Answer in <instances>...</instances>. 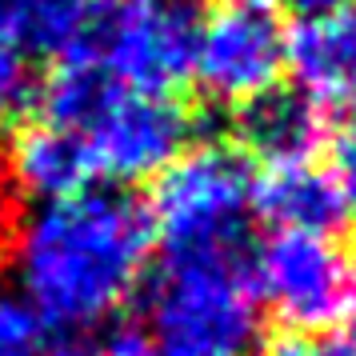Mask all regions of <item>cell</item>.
Returning <instances> with one entry per match:
<instances>
[{"label":"cell","instance_id":"1","mask_svg":"<svg viewBox=\"0 0 356 356\" xmlns=\"http://www.w3.org/2000/svg\"><path fill=\"white\" fill-rule=\"evenodd\" d=\"M148 244L145 204L120 188L44 200L13 236L20 300L44 324L92 328L136 292Z\"/></svg>","mask_w":356,"mask_h":356},{"label":"cell","instance_id":"2","mask_svg":"<svg viewBox=\"0 0 356 356\" xmlns=\"http://www.w3.org/2000/svg\"><path fill=\"white\" fill-rule=\"evenodd\" d=\"M49 124L76 132L92 168L113 180H145L164 172L193 136L188 108L168 92L116 84L100 65L68 52L44 88Z\"/></svg>","mask_w":356,"mask_h":356},{"label":"cell","instance_id":"3","mask_svg":"<svg viewBox=\"0 0 356 356\" xmlns=\"http://www.w3.org/2000/svg\"><path fill=\"white\" fill-rule=\"evenodd\" d=\"M148 228L168 264L244 260L252 232V172L236 148L200 145L156 172Z\"/></svg>","mask_w":356,"mask_h":356},{"label":"cell","instance_id":"4","mask_svg":"<svg viewBox=\"0 0 356 356\" xmlns=\"http://www.w3.org/2000/svg\"><path fill=\"white\" fill-rule=\"evenodd\" d=\"M148 324L161 356H244L260 332L244 260H164L148 292Z\"/></svg>","mask_w":356,"mask_h":356},{"label":"cell","instance_id":"5","mask_svg":"<svg viewBox=\"0 0 356 356\" xmlns=\"http://www.w3.org/2000/svg\"><path fill=\"white\" fill-rule=\"evenodd\" d=\"M196 36V0H97L88 33L68 52L88 56L124 88L168 92L193 72Z\"/></svg>","mask_w":356,"mask_h":356},{"label":"cell","instance_id":"6","mask_svg":"<svg viewBox=\"0 0 356 356\" xmlns=\"http://www.w3.org/2000/svg\"><path fill=\"white\" fill-rule=\"evenodd\" d=\"M257 289L292 332H332L356 308V273L328 236L276 232L257 252Z\"/></svg>","mask_w":356,"mask_h":356},{"label":"cell","instance_id":"7","mask_svg":"<svg viewBox=\"0 0 356 356\" xmlns=\"http://www.w3.org/2000/svg\"><path fill=\"white\" fill-rule=\"evenodd\" d=\"M284 65V29L268 0H228L196 36L193 72L212 100H252Z\"/></svg>","mask_w":356,"mask_h":356},{"label":"cell","instance_id":"8","mask_svg":"<svg viewBox=\"0 0 356 356\" xmlns=\"http://www.w3.org/2000/svg\"><path fill=\"white\" fill-rule=\"evenodd\" d=\"M284 60L316 108H353L356 104V8L300 17L296 29L284 33Z\"/></svg>","mask_w":356,"mask_h":356},{"label":"cell","instance_id":"9","mask_svg":"<svg viewBox=\"0 0 356 356\" xmlns=\"http://www.w3.org/2000/svg\"><path fill=\"white\" fill-rule=\"evenodd\" d=\"M236 132H241V145L273 168L308 164L324 145V116L305 92L273 84L241 104Z\"/></svg>","mask_w":356,"mask_h":356},{"label":"cell","instance_id":"10","mask_svg":"<svg viewBox=\"0 0 356 356\" xmlns=\"http://www.w3.org/2000/svg\"><path fill=\"white\" fill-rule=\"evenodd\" d=\"M252 212L273 220L280 232H312L328 236L348 220V196L328 168L284 164L252 180Z\"/></svg>","mask_w":356,"mask_h":356},{"label":"cell","instance_id":"11","mask_svg":"<svg viewBox=\"0 0 356 356\" xmlns=\"http://www.w3.org/2000/svg\"><path fill=\"white\" fill-rule=\"evenodd\" d=\"M13 177L24 193L40 200H60V196L84 193L97 168L76 132L44 120L36 129L20 132V140L13 145Z\"/></svg>","mask_w":356,"mask_h":356},{"label":"cell","instance_id":"12","mask_svg":"<svg viewBox=\"0 0 356 356\" xmlns=\"http://www.w3.org/2000/svg\"><path fill=\"white\" fill-rule=\"evenodd\" d=\"M97 0H0V44L17 52H68L88 33Z\"/></svg>","mask_w":356,"mask_h":356},{"label":"cell","instance_id":"13","mask_svg":"<svg viewBox=\"0 0 356 356\" xmlns=\"http://www.w3.org/2000/svg\"><path fill=\"white\" fill-rule=\"evenodd\" d=\"M36 97H40V81H36L29 56L0 44V136L24 124Z\"/></svg>","mask_w":356,"mask_h":356},{"label":"cell","instance_id":"14","mask_svg":"<svg viewBox=\"0 0 356 356\" xmlns=\"http://www.w3.org/2000/svg\"><path fill=\"white\" fill-rule=\"evenodd\" d=\"M0 356H49V324L13 292H0Z\"/></svg>","mask_w":356,"mask_h":356},{"label":"cell","instance_id":"15","mask_svg":"<svg viewBox=\"0 0 356 356\" xmlns=\"http://www.w3.org/2000/svg\"><path fill=\"white\" fill-rule=\"evenodd\" d=\"M328 172L344 188L348 204H356V116H348L332 136V168Z\"/></svg>","mask_w":356,"mask_h":356},{"label":"cell","instance_id":"16","mask_svg":"<svg viewBox=\"0 0 356 356\" xmlns=\"http://www.w3.org/2000/svg\"><path fill=\"white\" fill-rule=\"evenodd\" d=\"M13 236H17V216H13V196L8 188L0 184V260L8 257V248H13Z\"/></svg>","mask_w":356,"mask_h":356},{"label":"cell","instance_id":"17","mask_svg":"<svg viewBox=\"0 0 356 356\" xmlns=\"http://www.w3.org/2000/svg\"><path fill=\"white\" fill-rule=\"evenodd\" d=\"M289 4L300 13V17H324V13H340V8H348L353 0H289Z\"/></svg>","mask_w":356,"mask_h":356},{"label":"cell","instance_id":"18","mask_svg":"<svg viewBox=\"0 0 356 356\" xmlns=\"http://www.w3.org/2000/svg\"><path fill=\"white\" fill-rule=\"evenodd\" d=\"M264 356H316V353L308 348L305 340H296V337H284V340H276V344H273V348H268Z\"/></svg>","mask_w":356,"mask_h":356},{"label":"cell","instance_id":"19","mask_svg":"<svg viewBox=\"0 0 356 356\" xmlns=\"http://www.w3.org/2000/svg\"><path fill=\"white\" fill-rule=\"evenodd\" d=\"M316 356H356V344L353 340H328Z\"/></svg>","mask_w":356,"mask_h":356},{"label":"cell","instance_id":"20","mask_svg":"<svg viewBox=\"0 0 356 356\" xmlns=\"http://www.w3.org/2000/svg\"><path fill=\"white\" fill-rule=\"evenodd\" d=\"M49 356H104V353L88 348V344H60V348H56V353H49Z\"/></svg>","mask_w":356,"mask_h":356},{"label":"cell","instance_id":"21","mask_svg":"<svg viewBox=\"0 0 356 356\" xmlns=\"http://www.w3.org/2000/svg\"><path fill=\"white\" fill-rule=\"evenodd\" d=\"M353 273H356V260H353Z\"/></svg>","mask_w":356,"mask_h":356},{"label":"cell","instance_id":"22","mask_svg":"<svg viewBox=\"0 0 356 356\" xmlns=\"http://www.w3.org/2000/svg\"><path fill=\"white\" fill-rule=\"evenodd\" d=\"M353 344H356V332H353Z\"/></svg>","mask_w":356,"mask_h":356},{"label":"cell","instance_id":"23","mask_svg":"<svg viewBox=\"0 0 356 356\" xmlns=\"http://www.w3.org/2000/svg\"><path fill=\"white\" fill-rule=\"evenodd\" d=\"M156 356H161V353H156Z\"/></svg>","mask_w":356,"mask_h":356}]
</instances>
